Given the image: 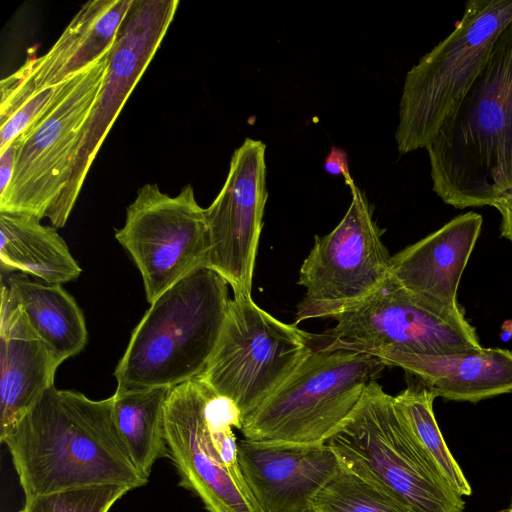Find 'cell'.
<instances>
[{"label":"cell","mask_w":512,"mask_h":512,"mask_svg":"<svg viewBox=\"0 0 512 512\" xmlns=\"http://www.w3.org/2000/svg\"><path fill=\"white\" fill-rule=\"evenodd\" d=\"M2 443L25 499L110 483L133 490L148 482L118 433L112 396L92 400L53 386Z\"/></svg>","instance_id":"1"},{"label":"cell","mask_w":512,"mask_h":512,"mask_svg":"<svg viewBox=\"0 0 512 512\" xmlns=\"http://www.w3.org/2000/svg\"><path fill=\"white\" fill-rule=\"evenodd\" d=\"M425 149L433 191L456 209L492 206L512 188V21Z\"/></svg>","instance_id":"2"},{"label":"cell","mask_w":512,"mask_h":512,"mask_svg":"<svg viewBox=\"0 0 512 512\" xmlns=\"http://www.w3.org/2000/svg\"><path fill=\"white\" fill-rule=\"evenodd\" d=\"M228 286L220 274L202 266L156 298L116 366V391L173 388L201 376L225 325Z\"/></svg>","instance_id":"3"},{"label":"cell","mask_w":512,"mask_h":512,"mask_svg":"<svg viewBox=\"0 0 512 512\" xmlns=\"http://www.w3.org/2000/svg\"><path fill=\"white\" fill-rule=\"evenodd\" d=\"M342 469L360 477L407 512H464L465 502L442 478L395 403L376 380L328 437Z\"/></svg>","instance_id":"4"},{"label":"cell","mask_w":512,"mask_h":512,"mask_svg":"<svg viewBox=\"0 0 512 512\" xmlns=\"http://www.w3.org/2000/svg\"><path fill=\"white\" fill-rule=\"evenodd\" d=\"M384 368L366 352L321 343L239 430L256 442L324 444Z\"/></svg>","instance_id":"5"},{"label":"cell","mask_w":512,"mask_h":512,"mask_svg":"<svg viewBox=\"0 0 512 512\" xmlns=\"http://www.w3.org/2000/svg\"><path fill=\"white\" fill-rule=\"evenodd\" d=\"M512 21V0H469L453 31L407 72L395 132L400 154L426 148L483 70Z\"/></svg>","instance_id":"6"},{"label":"cell","mask_w":512,"mask_h":512,"mask_svg":"<svg viewBox=\"0 0 512 512\" xmlns=\"http://www.w3.org/2000/svg\"><path fill=\"white\" fill-rule=\"evenodd\" d=\"M315 337L278 320L251 296H233L217 348L199 378L234 404L242 424L312 352Z\"/></svg>","instance_id":"7"},{"label":"cell","mask_w":512,"mask_h":512,"mask_svg":"<svg viewBox=\"0 0 512 512\" xmlns=\"http://www.w3.org/2000/svg\"><path fill=\"white\" fill-rule=\"evenodd\" d=\"M109 52L68 78L55 100L15 138L20 147L10 184L0 195V212L48 217L68 183Z\"/></svg>","instance_id":"8"},{"label":"cell","mask_w":512,"mask_h":512,"mask_svg":"<svg viewBox=\"0 0 512 512\" xmlns=\"http://www.w3.org/2000/svg\"><path fill=\"white\" fill-rule=\"evenodd\" d=\"M352 200L339 224L314 245L303 261L298 284L305 295L294 324L334 318L370 297L390 276L391 259L383 231L373 219L365 193L352 182Z\"/></svg>","instance_id":"9"},{"label":"cell","mask_w":512,"mask_h":512,"mask_svg":"<svg viewBox=\"0 0 512 512\" xmlns=\"http://www.w3.org/2000/svg\"><path fill=\"white\" fill-rule=\"evenodd\" d=\"M321 343L366 353L395 350L444 355L482 348L463 309L427 302L391 275L366 300L338 314Z\"/></svg>","instance_id":"10"},{"label":"cell","mask_w":512,"mask_h":512,"mask_svg":"<svg viewBox=\"0 0 512 512\" xmlns=\"http://www.w3.org/2000/svg\"><path fill=\"white\" fill-rule=\"evenodd\" d=\"M115 237L138 267L150 304L206 266L210 251L205 208L198 204L191 184L176 196L162 192L157 184L143 185Z\"/></svg>","instance_id":"11"},{"label":"cell","mask_w":512,"mask_h":512,"mask_svg":"<svg viewBox=\"0 0 512 512\" xmlns=\"http://www.w3.org/2000/svg\"><path fill=\"white\" fill-rule=\"evenodd\" d=\"M178 4V0H134L110 49L104 81L80 137L66 188L47 217L53 227L67 223L103 141L158 50Z\"/></svg>","instance_id":"12"},{"label":"cell","mask_w":512,"mask_h":512,"mask_svg":"<svg viewBox=\"0 0 512 512\" xmlns=\"http://www.w3.org/2000/svg\"><path fill=\"white\" fill-rule=\"evenodd\" d=\"M266 145L246 138L234 151L220 192L205 208L210 238L206 266L220 274L234 297H250L268 192Z\"/></svg>","instance_id":"13"},{"label":"cell","mask_w":512,"mask_h":512,"mask_svg":"<svg viewBox=\"0 0 512 512\" xmlns=\"http://www.w3.org/2000/svg\"><path fill=\"white\" fill-rule=\"evenodd\" d=\"M211 393L197 377L171 388L167 398L165 437L180 485L195 493L208 512H261L240 468L225 461L214 441L207 411Z\"/></svg>","instance_id":"14"},{"label":"cell","mask_w":512,"mask_h":512,"mask_svg":"<svg viewBox=\"0 0 512 512\" xmlns=\"http://www.w3.org/2000/svg\"><path fill=\"white\" fill-rule=\"evenodd\" d=\"M134 0H92L83 4L47 53L29 57L0 82V121L43 89L84 70L114 44Z\"/></svg>","instance_id":"15"},{"label":"cell","mask_w":512,"mask_h":512,"mask_svg":"<svg viewBox=\"0 0 512 512\" xmlns=\"http://www.w3.org/2000/svg\"><path fill=\"white\" fill-rule=\"evenodd\" d=\"M243 479L261 512H305L312 500L341 470L326 445H292L238 441Z\"/></svg>","instance_id":"16"},{"label":"cell","mask_w":512,"mask_h":512,"mask_svg":"<svg viewBox=\"0 0 512 512\" xmlns=\"http://www.w3.org/2000/svg\"><path fill=\"white\" fill-rule=\"evenodd\" d=\"M0 440L54 386L62 364L29 324L12 299L6 284L1 287L0 313Z\"/></svg>","instance_id":"17"},{"label":"cell","mask_w":512,"mask_h":512,"mask_svg":"<svg viewBox=\"0 0 512 512\" xmlns=\"http://www.w3.org/2000/svg\"><path fill=\"white\" fill-rule=\"evenodd\" d=\"M482 216L460 214L392 256L390 275L413 295L456 308L460 279L481 232Z\"/></svg>","instance_id":"18"},{"label":"cell","mask_w":512,"mask_h":512,"mask_svg":"<svg viewBox=\"0 0 512 512\" xmlns=\"http://www.w3.org/2000/svg\"><path fill=\"white\" fill-rule=\"evenodd\" d=\"M385 366L400 367L417 378L435 397L477 403L512 392V352L481 348L427 355L395 350L373 351Z\"/></svg>","instance_id":"19"},{"label":"cell","mask_w":512,"mask_h":512,"mask_svg":"<svg viewBox=\"0 0 512 512\" xmlns=\"http://www.w3.org/2000/svg\"><path fill=\"white\" fill-rule=\"evenodd\" d=\"M0 263L47 284L76 280L82 269L55 227L26 213L0 212Z\"/></svg>","instance_id":"20"},{"label":"cell","mask_w":512,"mask_h":512,"mask_svg":"<svg viewBox=\"0 0 512 512\" xmlns=\"http://www.w3.org/2000/svg\"><path fill=\"white\" fill-rule=\"evenodd\" d=\"M6 286L33 330L61 363L85 348L88 331L83 312L61 284L14 274L7 278Z\"/></svg>","instance_id":"21"},{"label":"cell","mask_w":512,"mask_h":512,"mask_svg":"<svg viewBox=\"0 0 512 512\" xmlns=\"http://www.w3.org/2000/svg\"><path fill=\"white\" fill-rule=\"evenodd\" d=\"M171 388L115 391L113 417L118 433L139 471L149 478L157 459L168 455L165 405Z\"/></svg>","instance_id":"22"},{"label":"cell","mask_w":512,"mask_h":512,"mask_svg":"<svg viewBox=\"0 0 512 512\" xmlns=\"http://www.w3.org/2000/svg\"><path fill=\"white\" fill-rule=\"evenodd\" d=\"M435 398V395L422 385L409 386L394 397L412 434L442 478L458 495L469 496L472 488L450 452L437 424L433 411Z\"/></svg>","instance_id":"23"},{"label":"cell","mask_w":512,"mask_h":512,"mask_svg":"<svg viewBox=\"0 0 512 512\" xmlns=\"http://www.w3.org/2000/svg\"><path fill=\"white\" fill-rule=\"evenodd\" d=\"M321 512H407L360 477L341 470L313 498Z\"/></svg>","instance_id":"24"},{"label":"cell","mask_w":512,"mask_h":512,"mask_svg":"<svg viewBox=\"0 0 512 512\" xmlns=\"http://www.w3.org/2000/svg\"><path fill=\"white\" fill-rule=\"evenodd\" d=\"M130 490L112 483L65 489L25 499L19 512H109Z\"/></svg>","instance_id":"25"},{"label":"cell","mask_w":512,"mask_h":512,"mask_svg":"<svg viewBox=\"0 0 512 512\" xmlns=\"http://www.w3.org/2000/svg\"><path fill=\"white\" fill-rule=\"evenodd\" d=\"M66 80L38 92L1 124L0 152H2L33 120L46 110L61 92Z\"/></svg>","instance_id":"26"},{"label":"cell","mask_w":512,"mask_h":512,"mask_svg":"<svg viewBox=\"0 0 512 512\" xmlns=\"http://www.w3.org/2000/svg\"><path fill=\"white\" fill-rule=\"evenodd\" d=\"M324 170L332 176H343L347 186L354 182L350 174L348 153L342 148L331 146L324 160Z\"/></svg>","instance_id":"27"},{"label":"cell","mask_w":512,"mask_h":512,"mask_svg":"<svg viewBox=\"0 0 512 512\" xmlns=\"http://www.w3.org/2000/svg\"><path fill=\"white\" fill-rule=\"evenodd\" d=\"M501 215V236L512 242V188L497 196L492 204Z\"/></svg>","instance_id":"28"},{"label":"cell","mask_w":512,"mask_h":512,"mask_svg":"<svg viewBox=\"0 0 512 512\" xmlns=\"http://www.w3.org/2000/svg\"><path fill=\"white\" fill-rule=\"evenodd\" d=\"M20 143L14 139L0 152V195L4 193L12 179L17 152Z\"/></svg>","instance_id":"29"},{"label":"cell","mask_w":512,"mask_h":512,"mask_svg":"<svg viewBox=\"0 0 512 512\" xmlns=\"http://www.w3.org/2000/svg\"><path fill=\"white\" fill-rule=\"evenodd\" d=\"M500 512H512V502H511V505L507 509L502 510Z\"/></svg>","instance_id":"30"},{"label":"cell","mask_w":512,"mask_h":512,"mask_svg":"<svg viewBox=\"0 0 512 512\" xmlns=\"http://www.w3.org/2000/svg\"><path fill=\"white\" fill-rule=\"evenodd\" d=\"M305 512H321V511H319V510H317V509H315V508L313 507L312 509H310V510H308V511H305Z\"/></svg>","instance_id":"31"}]
</instances>
